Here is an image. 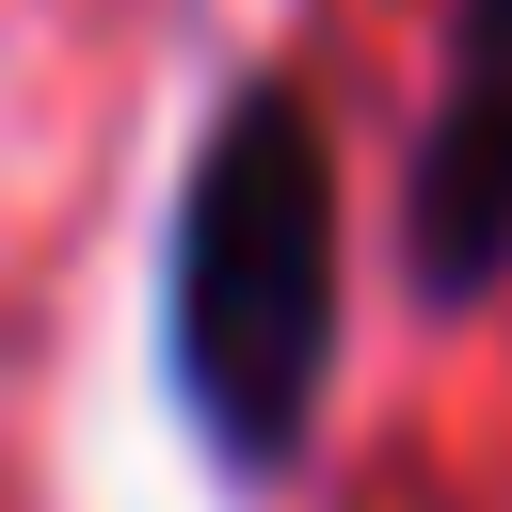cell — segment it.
I'll return each mask as SVG.
<instances>
[{
	"label": "cell",
	"instance_id": "cell-1",
	"mask_svg": "<svg viewBox=\"0 0 512 512\" xmlns=\"http://www.w3.org/2000/svg\"><path fill=\"white\" fill-rule=\"evenodd\" d=\"M160 368L224 480H288L336 368V128L304 80H224L160 256Z\"/></svg>",
	"mask_w": 512,
	"mask_h": 512
},
{
	"label": "cell",
	"instance_id": "cell-2",
	"mask_svg": "<svg viewBox=\"0 0 512 512\" xmlns=\"http://www.w3.org/2000/svg\"><path fill=\"white\" fill-rule=\"evenodd\" d=\"M400 272L416 304H480L512 272V0H448V80L400 160Z\"/></svg>",
	"mask_w": 512,
	"mask_h": 512
}]
</instances>
